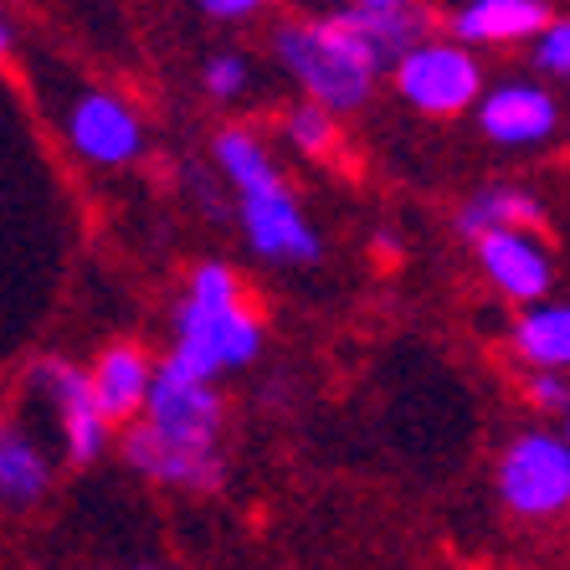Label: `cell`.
<instances>
[{
  "instance_id": "obj_1",
  "label": "cell",
  "mask_w": 570,
  "mask_h": 570,
  "mask_svg": "<svg viewBox=\"0 0 570 570\" xmlns=\"http://www.w3.org/2000/svg\"><path fill=\"white\" fill-rule=\"evenodd\" d=\"M263 350V324L237 293V273L222 263H200L190 273L186 304L175 314V365H186L200 381H216L222 371L253 365Z\"/></svg>"
},
{
  "instance_id": "obj_2",
  "label": "cell",
  "mask_w": 570,
  "mask_h": 570,
  "mask_svg": "<svg viewBox=\"0 0 570 570\" xmlns=\"http://www.w3.org/2000/svg\"><path fill=\"white\" fill-rule=\"evenodd\" d=\"M278 62L308 88L314 104H324L330 114H350L371 98L375 78L385 72L381 52L371 47V37L355 27L350 11L318 16V21H293L278 31Z\"/></svg>"
},
{
  "instance_id": "obj_3",
  "label": "cell",
  "mask_w": 570,
  "mask_h": 570,
  "mask_svg": "<svg viewBox=\"0 0 570 570\" xmlns=\"http://www.w3.org/2000/svg\"><path fill=\"white\" fill-rule=\"evenodd\" d=\"M499 493L524 519H550L570 504V442L550 432H524L499 463Z\"/></svg>"
},
{
  "instance_id": "obj_4",
  "label": "cell",
  "mask_w": 570,
  "mask_h": 570,
  "mask_svg": "<svg viewBox=\"0 0 570 570\" xmlns=\"http://www.w3.org/2000/svg\"><path fill=\"white\" fill-rule=\"evenodd\" d=\"M396 88L401 98L422 114H463V108L478 104L483 94V72H478L473 52L468 47H448V41H422L416 52L401 57L396 67Z\"/></svg>"
},
{
  "instance_id": "obj_5",
  "label": "cell",
  "mask_w": 570,
  "mask_h": 570,
  "mask_svg": "<svg viewBox=\"0 0 570 570\" xmlns=\"http://www.w3.org/2000/svg\"><path fill=\"white\" fill-rule=\"evenodd\" d=\"M145 422L155 426L159 438L180 442V448L216 452V438H222V396H216L212 381H200V375H190L186 365L165 360L155 371V391H149Z\"/></svg>"
},
{
  "instance_id": "obj_6",
  "label": "cell",
  "mask_w": 570,
  "mask_h": 570,
  "mask_svg": "<svg viewBox=\"0 0 570 570\" xmlns=\"http://www.w3.org/2000/svg\"><path fill=\"white\" fill-rule=\"evenodd\" d=\"M31 385L57 406V422H62V448L72 463H94L98 452L108 448V412L98 406L94 375L72 371L67 360L47 355L31 365Z\"/></svg>"
},
{
  "instance_id": "obj_7",
  "label": "cell",
  "mask_w": 570,
  "mask_h": 570,
  "mask_svg": "<svg viewBox=\"0 0 570 570\" xmlns=\"http://www.w3.org/2000/svg\"><path fill=\"white\" fill-rule=\"evenodd\" d=\"M62 134L67 145L78 149L82 159H94V165H129L145 149L139 114L114 94H78L62 119Z\"/></svg>"
},
{
  "instance_id": "obj_8",
  "label": "cell",
  "mask_w": 570,
  "mask_h": 570,
  "mask_svg": "<svg viewBox=\"0 0 570 570\" xmlns=\"http://www.w3.org/2000/svg\"><path fill=\"white\" fill-rule=\"evenodd\" d=\"M242 226H247L257 253L273 257V263H318L314 226L304 222L298 200H293V190L283 180L242 196Z\"/></svg>"
},
{
  "instance_id": "obj_9",
  "label": "cell",
  "mask_w": 570,
  "mask_h": 570,
  "mask_svg": "<svg viewBox=\"0 0 570 570\" xmlns=\"http://www.w3.org/2000/svg\"><path fill=\"white\" fill-rule=\"evenodd\" d=\"M478 129L489 134L493 145L524 149L540 145L560 129V108L556 98L534 88V82H504V88H489L483 104H478Z\"/></svg>"
},
{
  "instance_id": "obj_10",
  "label": "cell",
  "mask_w": 570,
  "mask_h": 570,
  "mask_svg": "<svg viewBox=\"0 0 570 570\" xmlns=\"http://www.w3.org/2000/svg\"><path fill=\"white\" fill-rule=\"evenodd\" d=\"M124 458L145 478L155 483H175V489H196V493H216L226 478V463L222 452H200V448H180V442L159 438L149 422L129 426V438H124Z\"/></svg>"
},
{
  "instance_id": "obj_11",
  "label": "cell",
  "mask_w": 570,
  "mask_h": 570,
  "mask_svg": "<svg viewBox=\"0 0 570 570\" xmlns=\"http://www.w3.org/2000/svg\"><path fill=\"white\" fill-rule=\"evenodd\" d=\"M473 247H478L483 273H489L509 298H519V304H540L544 293H550V278H556V273H550V257H544V247L530 237V232L509 226V232L478 237Z\"/></svg>"
},
{
  "instance_id": "obj_12",
  "label": "cell",
  "mask_w": 570,
  "mask_h": 570,
  "mask_svg": "<svg viewBox=\"0 0 570 570\" xmlns=\"http://www.w3.org/2000/svg\"><path fill=\"white\" fill-rule=\"evenodd\" d=\"M94 391L98 406L108 412V422H129L134 412L149 406V391H155V365L139 345H108L94 365Z\"/></svg>"
},
{
  "instance_id": "obj_13",
  "label": "cell",
  "mask_w": 570,
  "mask_h": 570,
  "mask_svg": "<svg viewBox=\"0 0 570 570\" xmlns=\"http://www.w3.org/2000/svg\"><path fill=\"white\" fill-rule=\"evenodd\" d=\"M544 27H550L544 0H463L452 16L458 41H519L540 37Z\"/></svg>"
},
{
  "instance_id": "obj_14",
  "label": "cell",
  "mask_w": 570,
  "mask_h": 570,
  "mask_svg": "<svg viewBox=\"0 0 570 570\" xmlns=\"http://www.w3.org/2000/svg\"><path fill=\"white\" fill-rule=\"evenodd\" d=\"M350 16H355V27L371 37V47L381 52V62L391 67V72L401 67V57L416 52L426 41V11L412 6V0H406V6H375V11L371 6H350Z\"/></svg>"
},
{
  "instance_id": "obj_15",
  "label": "cell",
  "mask_w": 570,
  "mask_h": 570,
  "mask_svg": "<svg viewBox=\"0 0 570 570\" xmlns=\"http://www.w3.org/2000/svg\"><path fill=\"white\" fill-rule=\"evenodd\" d=\"M514 350L540 371H570V304H534L514 324Z\"/></svg>"
},
{
  "instance_id": "obj_16",
  "label": "cell",
  "mask_w": 570,
  "mask_h": 570,
  "mask_svg": "<svg viewBox=\"0 0 570 570\" xmlns=\"http://www.w3.org/2000/svg\"><path fill=\"white\" fill-rule=\"evenodd\" d=\"M52 483V468H47V452L27 438V432H6L0 438V493H6V504L11 509H27L37 504L41 493Z\"/></svg>"
},
{
  "instance_id": "obj_17",
  "label": "cell",
  "mask_w": 570,
  "mask_h": 570,
  "mask_svg": "<svg viewBox=\"0 0 570 570\" xmlns=\"http://www.w3.org/2000/svg\"><path fill=\"white\" fill-rule=\"evenodd\" d=\"M540 222V200L530 196V190H514V186H493L483 190V196H473L463 206V216H458V232H463L468 242L489 237V232H509V226H534Z\"/></svg>"
},
{
  "instance_id": "obj_18",
  "label": "cell",
  "mask_w": 570,
  "mask_h": 570,
  "mask_svg": "<svg viewBox=\"0 0 570 570\" xmlns=\"http://www.w3.org/2000/svg\"><path fill=\"white\" fill-rule=\"evenodd\" d=\"M216 165H222L226 180L237 186V196H253V190L283 180L278 165H273V155H267V145L257 139L253 129H226V134H216Z\"/></svg>"
},
{
  "instance_id": "obj_19",
  "label": "cell",
  "mask_w": 570,
  "mask_h": 570,
  "mask_svg": "<svg viewBox=\"0 0 570 570\" xmlns=\"http://www.w3.org/2000/svg\"><path fill=\"white\" fill-rule=\"evenodd\" d=\"M288 139L304 149V155H318V149H330V139H334L330 108L314 104V98H308L304 108H293V114H288Z\"/></svg>"
},
{
  "instance_id": "obj_20",
  "label": "cell",
  "mask_w": 570,
  "mask_h": 570,
  "mask_svg": "<svg viewBox=\"0 0 570 570\" xmlns=\"http://www.w3.org/2000/svg\"><path fill=\"white\" fill-rule=\"evenodd\" d=\"M534 62L556 78H570V21H550V27L534 37Z\"/></svg>"
},
{
  "instance_id": "obj_21",
  "label": "cell",
  "mask_w": 570,
  "mask_h": 570,
  "mask_svg": "<svg viewBox=\"0 0 570 570\" xmlns=\"http://www.w3.org/2000/svg\"><path fill=\"white\" fill-rule=\"evenodd\" d=\"M206 88H212L216 98H237L242 88H247V62H242V57H212V62H206Z\"/></svg>"
},
{
  "instance_id": "obj_22",
  "label": "cell",
  "mask_w": 570,
  "mask_h": 570,
  "mask_svg": "<svg viewBox=\"0 0 570 570\" xmlns=\"http://www.w3.org/2000/svg\"><path fill=\"white\" fill-rule=\"evenodd\" d=\"M530 401L540 406V412H566L570 406V385L560 371H534L530 375Z\"/></svg>"
},
{
  "instance_id": "obj_23",
  "label": "cell",
  "mask_w": 570,
  "mask_h": 570,
  "mask_svg": "<svg viewBox=\"0 0 570 570\" xmlns=\"http://www.w3.org/2000/svg\"><path fill=\"white\" fill-rule=\"evenodd\" d=\"M200 6H206V16H216V21H237V16L257 11L263 0H200Z\"/></svg>"
},
{
  "instance_id": "obj_24",
  "label": "cell",
  "mask_w": 570,
  "mask_h": 570,
  "mask_svg": "<svg viewBox=\"0 0 570 570\" xmlns=\"http://www.w3.org/2000/svg\"><path fill=\"white\" fill-rule=\"evenodd\" d=\"M350 6H371L375 11V6H406V0H350Z\"/></svg>"
},
{
  "instance_id": "obj_25",
  "label": "cell",
  "mask_w": 570,
  "mask_h": 570,
  "mask_svg": "<svg viewBox=\"0 0 570 570\" xmlns=\"http://www.w3.org/2000/svg\"><path fill=\"white\" fill-rule=\"evenodd\" d=\"M566 442H570V422H566Z\"/></svg>"
}]
</instances>
